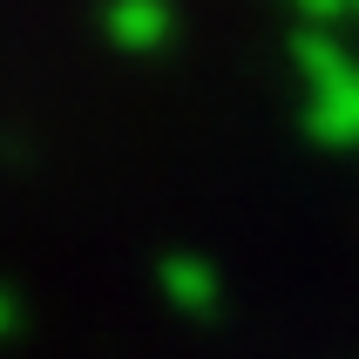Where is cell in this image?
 Listing matches in <instances>:
<instances>
[{
	"label": "cell",
	"mask_w": 359,
	"mask_h": 359,
	"mask_svg": "<svg viewBox=\"0 0 359 359\" xmlns=\"http://www.w3.org/2000/svg\"><path fill=\"white\" fill-rule=\"evenodd\" d=\"M305 129L319 142H359V61L346 75L305 88Z\"/></svg>",
	"instance_id": "6da1fadb"
},
{
	"label": "cell",
	"mask_w": 359,
	"mask_h": 359,
	"mask_svg": "<svg viewBox=\"0 0 359 359\" xmlns=\"http://www.w3.org/2000/svg\"><path fill=\"white\" fill-rule=\"evenodd\" d=\"M109 27H116V41H129V48H163V41L177 34V14H170V0H116Z\"/></svg>",
	"instance_id": "7a4b0ae2"
},
{
	"label": "cell",
	"mask_w": 359,
	"mask_h": 359,
	"mask_svg": "<svg viewBox=\"0 0 359 359\" xmlns=\"http://www.w3.org/2000/svg\"><path fill=\"white\" fill-rule=\"evenodd\" d=\"M292 61H299L305 88H319V81H332V75H346V68H353V55H346L325 27H299V34H292Z\"/></svg>",
	"instance_id": "3957f363"
},
{
	"label": "cell",
	"mask_w": 359,
	"mask_h": 359,
	"mask_svg": "<svg viewBox=\"0 0 359 359\" xmlns=\"http://www.w3.org/2000/svg\"><path fill=\"white\" fill-rule=\"evenodd\" d=\"M163 285H170V299H183L190 312H217V271L203 258H170Z\"/></svg>",
	"instance_id": "277c9868"
},
{
	"label": "cell",
	"mask_w": 359,
	"mask_h": 359,
	"mask_svg": "<svg viewBox=\"0 0 359 359\" xmlns=\"http://www.w3.org/2000/svg\"><path fill=\"white\" fill-rule=\"evenodd\" d=\"M353 7H359V0H353Z\"/></svg>",
	"instance_id": "5b68a950"
}]
</instances>
